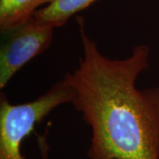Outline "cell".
<instances>
[{
  "instance_id": "6da1fadb",
  "label": "cell",
  "mask_w": 159,
  "mask_h": 159,
  "mask_svg": "<svg viewBox=\"0 0 159 159\" xmlns=\"http://www.w3.org/2000/svg\"><path fill=\"white\" fill-rule=\"evenodd\" d=\"M83 56L63 76L73 104L92 132L89 159H159V86L139 89L149 49L134 46L125 58L104 56L78 19Z\"/></svg>"
},
{
  "instance_id": "7a4b0ae2",
  "label": "cell",
  "mask_w": 159,
  "mask_h": 159,
  "mask_svg": "<svg viewBox=\"0 0 159 159\" xmlns=\"http://www.w3.org/2000/svg\"><path fill=\"white\" fill-rule=\"evenodd\" d=\"M74 91L62 78L31 102L11 103L0 95V159H25L21 144L36 124L58 106L72 103Z\"/></svg>"
},
{
  "instance_id": "3957f363",
  "label": "cell",
  "mask_w": 159,
  "mask_h": 159,
  "mask_svg": "<svg viewBox=\"0 0 159 159\" xmlns=\"http://www.w3.org/2000/svg\"><path fill=\"white\" fill-rule=\"evenodd\" d=\"M52 26L33 16L15 28L2 31L0 48V89H4L23 66L43 53L54 36Z\"/></svg>"
},
{
  "instance_id": "277c9868",
  "label": "cell",
  "mask_w": 159,
  "mask_h": 159,
  "mask_svg": "<svg viewBox=\"0 0 159 159\" xmlns=\"http://www.w3.org/2000/svg\"><path fill=\"white\" fill-rule=\"evenodd\" d=\"M54 0H0V30L6 31L26 22L43 6Z\"/></svg>"
},
{
  "instance_id": "5b68a950",
  "label": "cell",
  "mask_w": 159,
  "mask_h": 159,
  "mask_svg": "<svg viewBox=\"0 0 159 159\" xmlns=\"http://www.w3.org/2000/svg\"><path fill=\"white\" fill-rule=\"evenodd\" d=\"M97 0H54L49 6L40 8L34 17L53 28L64 26L74 14L85 10Z\"/></svg>"
},
{
  "instance_id": "8992f818",
  "label": "cell",
  "mask_w": 159,
  "mask_h": 159,
  "mask_svg": "<svg viewBox=\"0 0 159 159\" xmlns=\"http://www.w3.org/2000/svg\"><path fill=\"white\" fill-rule=\"evenodd\" d=\"M88 159H89V158H88Z\"/></svg>"
}]
</instances>
